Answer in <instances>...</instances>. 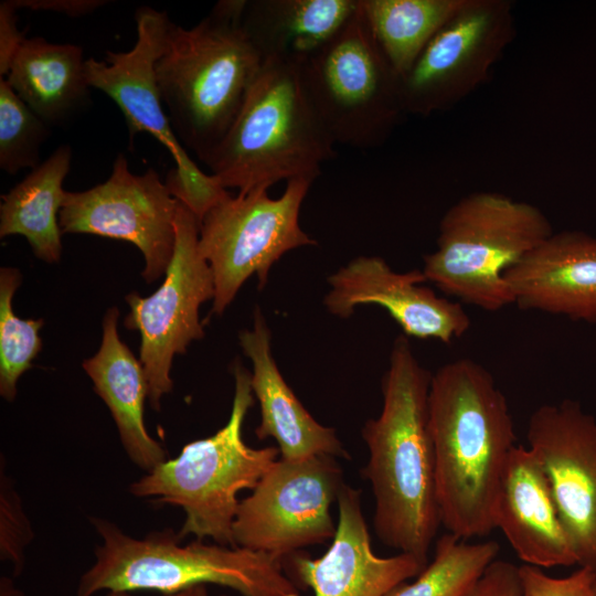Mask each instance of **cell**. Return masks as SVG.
Here are the masks:
<instances>
[{"label":"cell","mask_w":596,"mask_h":596,"mask_svg":"<svg viewBox=\"0 0 596 596\" xmlns=\"http://www.w3.org/2000/svg\"><path fill=\"white\" fill-rule=\"evenodd\" d=\"M336 457L278 458L240 501L233 523L235 546L264 552L278 561L333 539L331 505L344 485Z\"/></svg>","instance_id":"8fae6325"},{"label":"cell","mask_w":596,"mask_h":596,"mask_svg":"<svg viewBox=\"0 0 596 596\" xmlns=\"http://www.w3.org/2000/svg\"><path fill=\"white\" fill-rule=\"evenodd\" d=\"M423 270L394 272L377 256L350 260L328 278L329 292L323 304L330 313L348 318L361 305H376L402 328L404 336L435 339L449 344L470 328L464 307L421 284Z\"/></svg>","instance_id":"2e32d148"},{"label":"cell","mask_w":596,"mask_h":596,"mask_svg":"<svg viewBox=\"0 0 596 596\" xmlns=\"http://www.w3.org/2000/svg\"><path fill=\"white\" fill-rule=\"evenodd\" d=\"M21 273L15 268L0 269V395L13 402L17 382L32 368V361L42 349L39 334L43 320L21 319L12 300L21 284Z\"/></svg>","instance_id":"4316f807"},{"label":"cell","mask_w":596,"mask_h":596,"mask_svg":"<svg viewBox=\"0 0 596 596\" xmlns=\"http://www.w3.org/2000/svg\"><path fill=\"white\" fill-rule=\"evenodd\" d=\"M428 412L440 524L462 540L486 536L515 447L507 398L483 365L461 358L433 374Z\"/></svg>","instance_id":"6da1fadb"},{"label":"cell","mask_w":596,"mask_h":596,"mask_svg":"<svg viewBox=\"0 0 596 596\" xmlns=\"http://www.w3.org/2000/svg\"><path fill=\"white\" fill-rule=\"evenodd\" d=\"M513 304L596 323V237L551 234L504 273Z\"/></svg>","instance_id":"ac0fdd59"},{"label":"cell","mask_w":596,"mask_h":596,"mask_svg":"<svg viewBox=\"0 0 596 596\" xmlns=\"http://www.w3.org/2000/svg\"><path fill=\"white\" fill-rule=\"evenodd\" d=\"M91 521L102 544L95 549V563L81 576L75 596L141 589L172 595L206 584L242 596H300L283 562L267 553L196 539L182 545L172 529L138 539L106 519Z\"/></svg>","instance_id":"5b68a950"},{"label":"cell","mask_w":596,"mask_h":596,"mask_svg":"<svg viewBox=\"0 0 596 596\" xmlns=\"http://www.w3.org/2000/svg\"><path fill=\"white\" fill-rule=\"evenodd\" d=\"M83 49L24 39L4 78L50 128L64 127L91 104Z\"/></svg>","instance_id":"7402d4cb"},{"label":"cell","mask_w":596,"mask_h":596,"mask_svg":"<svg viewBox=\"0 0 596 596\" xmlns=\"http://www.w3.org/2000/svg\"><path fill=\"white\" fill-rule=\"evenodd\" d=\"M0 470V558L9 562L13 575L18 576L24 566L25 549L34 534L2 459Z\"/></svg>","instance_id":"f1b7e54d"},{"label":"cell","mask_w":596,"mask_h":596,"mask_svg":"<svg viewBox=\"0 0 596 596\" xmlns=\"http://www.w3.org/2000/svg\"><path fill=\"white\" fill-rule=\"evenodd\" d=\"M337 504V531L327 552L312 558L299 551L283 561L297 586L312 589L315 596H384L426 567L428 562L412 554L374 553L360 489L344 483Z\"/></svg>","instance_id":"e0dca14e"},{"label":"cell","mask_w":596,"mask_h":596,"mask_svg":"<svg viewBox=\"0 0 596 596\" xmlns=\"http://www.w3.org/2000/svg\"><path fill=\"white\" fill-rule=\"evenodd\" d=\"M494 526L526 565H578L547 476L536 455L523 445H515L504 465Z\"/></svg>","instance_id":"d6986e66"},{"label":"cell","mask_w":596,"mask_h":596,"mask_svg":"<svg viewBox=\"0 0 596 596\" xmlns=\"http://www.w3.org/2000/svg\"><path fill=\"white\" fill-rule=\"evenodd\" d=\"M0 596H25L13 583L12 578L2 576L0 578Z\"/></svg>","instance_id":"e575fe53"},{"label":"cell","mask_w":596,"mask_h":596,"mask_svg":"<svg viewBox=\"0 0 596 596\" xmlns=\"http://www.w3.org/2000/svg\"><path fill=\"white\" fill-rule=\"evenodd\" d=\"M199 221L179 201L175 213V245L161 286L150 296L134 291L125 297L130 307L124 326L141 336L139 360L149 385L150 406L159 411L163 395L173 389L170 376L175 354L204 337L200 306L214 299V277L198 249Z\"/></svg>","instance_id":"4fadbf2b"},{"label":"cell","mask_w":596,"mask_h":596,"mask_svg":"<svg viewBox=\"0 0 596 596\" xmlns=\"http://www.w3.org/2000/svg\"><path fill=\"white\" fill-rule=\"evenodd\" d=\"M220 596H227V595H220Z\"/></svg>","instance_id":"8d00e7d4"},{"label":"cell","mask_w":596,"mask_h":596,"mask_svg":"<svg viewBox=\"0 0 596 596\" xmlns=\"http://www.w3.org/2000/svg\"><path fill=\"white\" fill-rule=\"evenodd\" d=\"M334 146L306 96L298 64L268 58L230 130L202 162L224 189L247 194L281 180L315 181L321 164L337 157Z\"/></svg>","instance_id":"277c9868"},{"label":"cell","mask_w":596,"mask_h":596,"mask_svg":"<svg viewBox=\"0 0 596 596\" xmlns=\"http://www.w3.org/2000/svg\"><path fill=\"white\" fill-rule=\"evenodd\" d=\"M515 36L510 0H467L400 76L405 115L448 110L486 83Z\"/></svg>","instance_id":"7c38bea8"},{"label":"cell","mask_w":596,"mask_h":596,"mask_svg":"<svg viewBox=\"0 0 596 596\" xmlns=\"http://www.w3.org/2000/svg\"><path fill=\"white\" fill-rule=\"evenodd\" d=\"M50 127L0 77V168L8 174L36 168Z\"/></svg>","instance_id":"83f0119b"},{"label":"cell","mask_w":596,"mask_h":596,"mask_svg":"<svg viewBox=\"0 0 596 596\" xmlns=\"http://www.w3.org/2000/svg\"><path fill=\"white\" fill-rule=\"evenodd\" d=\"M15 10L11 0L0 2V77L7 75L17 50L25 39L17 26Z\"/></svg>","instance_id":"1f68e13d"},{"label":"cell","mask_w":596,"mask_h":596,"mask_svg":"<svg viewBox=\"0 0 596 596\" xmlns=\"http://www.w3.org/2000/svg\"><path fill=\"white\" fill-rule=\"evenodd\" d=\"M519 566L494 560L462 596H524Z\"/></svg>","instance_id":"4dcf8cb0"},{"label":"cell","mask_w":596,"mask_h":596,"mask_svg":"<svg viewBox=\"0 0 596 596\" xmlns=\"http://www.w3.org/2000/svg\"><path fill=\"white\" fill-rule=\"evenodd\" d=\"M520 576L526 596H595L596 574L588 567L579 566L566 577H552L540 567L520 565Z\"/></svg>","instance_id":"f546056e"},{"label":"cell","mask_w":596,"mask_h":596,"mask_svg":"<svg viewBox=\"0 0 596 596\" xmlns=\"http://www.w3.org/2000/svg\"><path fill=\"white\" fill-rule=\"evenodd\" d=\"M528 447L539 458L579 566L596 574V418L572 400L530 416Z\"/></svg>","instance_id":"9a60e30c"},{"label":"cell","mask_w":596,"mask_h":596,"mask_svg":"<svg viewBox=\"0 0 596 596\" xmlns=\"http://www.w3.org/2000/svg\"><path fill=\"white\" fill-rule=\"evenodd\" d=\"M232 372L235 386L227 423L212 436L188 443L177 457L166 459L129 487L138 498H153V503L184 511V523L177 533L180 540L193 535L235 546L237 496L253 490L279 456L278 447L252 448L244 441L243 425L255 396L251 373L240 360L234 361Z\"/></svg>","instance_id":"8992f818"},{"label":"cell","mask_w":596,"mask_h":596,"mask_svg":"<svg viewBox=\"0 0 596 596\" xmlns=\"http://www.w3.org/2000/svg\"><path fill=\"white\" fill-rule=\"evenodd\" d=\"M467 0H360L372 36L400 76Z\"/></svg>","instance_id":"d4e9b609"},{"label":"cell","mask_w":596,"mask_h":596,"mask_svg":"<svg viewBox=\"0 0 596 596\" xmlns=\"http://www.w3.org/2000/svg\"><path fill=\"white\" fill-rule=\"evenodd\" d=\"M106 596H132L129 592H108ZM164 596H209L205 585H199L172 595Z\"/></svg>","instance_id":"836d02e7"},{"label":"cell","mask_w":596,"mask_h":596,"mask_svg":"<svg viewBox=\"0 0 596 596\" xmlns=\"http://www.w3.org/2000/svg\"><path fill=\"white\" fill-rule=\"evenodd\" d=\"M137 39L127 52L106 51L105 61L87 58L85 75L91 88L107 95L121 110L130 147L136 134L148 132L174 160L166 184L187 205L199 223L215 204L231 195L212 174L202 172L178 140L158 88L156 63L161 55L171 21L167 12L142 6L135 13Z\"/></svg>","instance_id":"9c48e42d"},{"label":"cell","mask_w":596,"mask_h":596,"mask_svg":"<svg viewBox=\"0 0 596 596\" xmlns=\"http://www.w3.org/2000/svg\"><path fill=\"white\" fill-rule=\"evenodd\" d=\"M118 318L116 307L106 311L100 347L82 365L108 407L128 458L149 472L167 459V453L146 428L143 407L149 385L140 360L118 334Z\"/></svg>","instance_id":"44dd1931"},{"label":"cell","mask_w":596,"mask_h":596,"mask_svg":"<svg viewBox=\"0 0 596 596\" xmlns=\"http://www.w3.org/2000/svg\"><path fill=\"white\" fill-rule=\"evenodd\" d=\"M71 160V147L61 145L1 196L0 237L24 236L35 256L46 263L58 262L62 254L58 215L66 194L63 181Z\"/></svg>","instance_id":"cb8c5ba5"},{"label":"cell","mask_w":596,"mask_h":596,"mask_svg":"<svg viewBox=\"0 0 596 596\" xmlns=\"http://www.w3.org/2000/svg\"><path fill=\"white\" fill-rule=\"evenodd\" d=\"M498 542L469 543L450 533L441 535L430 563L412 583L403 582L384 596H462L497 560Z\"/></svg>","instance_id":"484cf974"},{"label":"cell","mask_w":596,"mask_h":596,"mask_svg":"<svg viewBox=\"0 0 596 596\" xmlns=\"http://www.w3.org/2000/svg\"><path fill=\"white\" fill-rule=\"evenodd\" d=\"M312 182L289 180L277 199L269 198L267 190L228 195L206 212L199 224L198 249L214 277L212 313L221 316L252 275L263 289L272 266L284 254L317 244L299 224Z\"/></svg>","instance_id":"30bf717a"},{"label":"cell","mask_w":596,"mask_h":596,"mask_svg":"<svg viewBox=\"0 0 596 596\" xmlns=\"http://www.w3.org/2000/svg\"><path fill=\"white\" fill-rule=\"evenodd\" d=\"M594 593H595V596H596V579L594 582Z\"/></svg>","instance_id":"d590c367"},{"label":"cell","mask_w":596,"mask_h":596,"mask_svg":"<svg viewBox=\"0 0 596 596\" xmlns=\"http://www.w3.org/2000/svg\"><path fill=\"white\" fill-rule=\"evenodd\" d=\"M245 2L217 1L190 29L171 22L156 63L171 127L201 161L230 130L264 62L241 25Z\"/></svg>","instance_id":"3957f363"},{"label":"cell","mask_w":596,"mask_h":596,"mask_svg":"<svg viewBox=\"0 0 596 596\" xmlns=\"http://www.w3.org/2000/svg\"><path fill=\"white\" fill-rule=\"evenodd\" d=\"M553 234L536 205L493 191L470 193L439 222L423 273L448 296L487 311L513 305L504 273Z\"/></svg>","instance_id":"52a82bcc"},{"label":"cell","mask_w":596,"mask_h":596,"mask_svg":"<svg viewBox=\"0 0 596 596\" xmlns=\"http://www.w3.org/2000/svg\"><path fill=\"white\" fill-rule=\"evenodd\" d=\"M178 203L156 170L135 174L120 152L106 181L85 191H66L58 223L62 234L134 244L143 255L142 277L152 283L166 274L173 256Z\"/></svg>","instance_id":"5bb4252c"},{"label":"cell","mask_w":596,"mask_h":596,"mask_svg":"<svg viewBox=\"0 0 596 596\" xmlns=\"http://www.w3.org/2000/svg\"><path fill=\"white\" fill-rule=\"evenodd\" d=\"M432 376L407 337L398 336L382 379V411L361 429L369 450L361 476L374 496V532L384 545L426 562L441 525L429 429Z\"/></svg>","instance_id":"7a4b0ae2"},{"label":"cell","mask_w":596,"mask_h":596,"mask_svg":"<svg viewBox=\"0 0 596 596\" xmlns=\"http://www.w3.org/2000/svg\"><path fill=\"white\" fill-rule=\"evenodd\" d=\"M524 596H526V595L524 594Z\"/></svg>","instance_id":"74e56055"},{"label":"cell","mask_w":596,"mask_h":596,"mask_svg":"<svg viewBox=\"0 0 596 596\" xmlns=\"http://www.w3.org/2000/svg\"><path fill=\"white\" fill-rule=\"evenodd\" d=\"M297 64L306 96L336 145L380 147L405 115L400 77L375 43L360 0L347 23Z\"/></svg>","instance_id":"ba28073f"},{"label":"cell","mask_w":596,"mask_h":596,"mask_svg":"<svg viewBox=\"0 0 596 596\" xmlns=\"http://www.w3.org/2000/svg\"><path fill=\"white\" fill-rule=\"evenodd\" d=\"M359 0H246L241 25L263 60L299 63L327 43Z\"/></svg>","instance_id":"603a6c76"},{"label":"cell","mask_w":596,"mask_h":596,"mask_svg":"<svg viewBox=\"0 0 596 596\" xmlns=\"http://www.w3.org/2000/svg\"><path fill=\"white\" fill-rule=\"evenodd\" d=\"M253 328L238 334L240 345L251 360V386L260 409L255 428L259 440L273 438L279 458L301 460L312 456L351 459L336 430L317 422L284 380L272 352V333L259 307Z\"/></svg>","instance_id":"ffe728a7"},{"label":"cell","mask_w":596,"mask_h":596,"mask_svg":"<svg viewBox=\"0 0 596 596\" xmlns=\"http://www.w3.org/2000/svg\"><path fill=\"white\" fill-rule=\"evenodd\" d=\"M15 9L43 10L62 13L68 17H82L100 8L104 0H11Z\"/></svg>","instance_id":"d6a6232c"}]
</instances>
